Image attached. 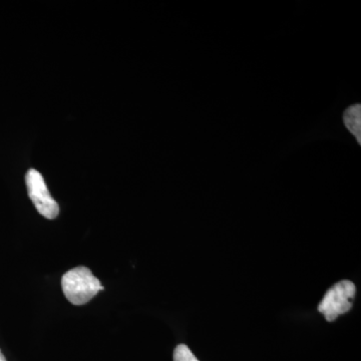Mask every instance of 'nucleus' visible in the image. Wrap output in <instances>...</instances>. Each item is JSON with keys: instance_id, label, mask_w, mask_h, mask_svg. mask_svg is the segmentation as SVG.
Here are the masks:
<instances>
[{"instance_id": "nucleus-1", "label": "nucleus", "mask_w": 361, "mask_h": 361, "mask_svg": "<svg viewBox=\"0 0 361 361\" xmlns=\"http://www.w3.org/2000/svg\"><path fill=\"white\" fill-rule=\"evenodd\" d=\"M61 287L66 298L75 305H84L104 290L101 281L85 266L68 271L61 278Z\"/></svg>"}, {"instance_id": "nucleus-2", "label": "nucleus", "mask_w": 361, "mask_h": 361, "mask_svg": "<svg viewBox=\"0 0 361 361\" xmlns=\"http://www.w3.org/2000/svg\"><path fill=\"white\" fill-rule=\"evenodd\" d=\"M355 293V285L349 280H342L325 293L318 311L324 315L327 322H334L339 315L351 310Z\"/></svg>"}, {"instance_id": "nucleus-3", "label": "nucleus", "mask_w": 361, "mask_h": 361, "mask_svg": "<svg viewBox=\"0 0 361 361\" xmlns=\"http://www.w3.org/2000/svg\"><path fill=\"white\" fill-rule=\"evenodd\" d=\"M28 196L40 215L47 219H56L59 216V207L49 194L44 177L35 169H30L25 176Z\"/></svg>"}, {"instance_id": "nucleus-4", "label": "nucleus", "mask_w": 361, "mask_h": 361, "mask_svg": "<svg viewBox=\"0 0 361 361\" xmlns=\"http://www.w3.org/2000/svg\"><path fill=\"white\" fill-rule=\"evenodd\" d=\"M361 106L360 104H353L349 106L348 110L344 111L343 122L345 123L349 132L355 135L360 144L361 140Z\"/></svg>"}, {"instance_id": "nucleus-5", "label": "nucleus", "mask_w": 361, "mask_h": 361, "mask_svg": "<svg viewBox=\"0 0 361 361\" xmlns=\"http://www.w3.org/2000/svg\"><path fill=\"white\" fill-rule=\"evenodd\" d=\"M174 361H199V360L187 345L180 344L175 349Z\"/></svg>"}, {"instance_id": "nucleus-6", "label": "nucleus", "mask_w": 361, "mask_h": 361, "mask_svg": "<svg viewBox=\"0 0 361 361\" xmlns=\"http://www.w3.org/2000/svg\"><path fill=\"white\" fill-rule=\"evenodd\" d=\"M0 361H6V357H4V353L0 350Z\"/></svg>"}]
</instances>
